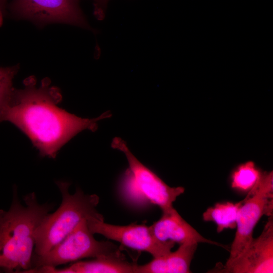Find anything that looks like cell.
<instances>
[{"instance_id":"12","label":"cell","mask_w":273,"mask_h":273,"mask_svg":"<svg viewBox=\"0 0 273 273\" xmlns=\"http://www.w3.org/2000/svg\"><path fill=\"white\" fill-rule=\"evenodd\" d=\"M198 244H183L178 249L158 257L149 262L137 265L135 273H189Z\"/></svg>"},{"instance_id":"16","label":"cell","mask_w":273,"mask_h":273,"mask_svg":"<svg viewBox=\"0 0 273 273\" xmlns=\"http://www.w3.org/2000/svg\"><path fill=\"white\" fill-rule=\"evenodd\" d=\"M94 5V14L97 18L101 19L104 15L105 9L109 0H93Z\"/></svg>"},{"instance_id":"14","label":"cell","mask_w":273,"mask_h":273,"mask_svg":"<svg viewBox=\"0 0 273 273\" xmlns=\"http://www.w3.org/2000/svg\"><path fill=\"white\" fill-rule=\"evenodd\" d=\"M261 172L252 161H248L240 165L232 175L231 186L241 191H249L259 179Z\"/></svg>"},{"instance_id":"1","label":"cell","mask_w":273,"mask_h":273,"mask_svg":"<svg viewBox=\"0 0 273 273\" xmlns=\"http://www.w3.org/2000/svg\"><path fill=\"white\" fill-rule=\"evenodd\" d=\"M23 89L15 88L8 102L0 109V122L9 121L24 133L41 156L55 158L59 150L85 129L95 131L97 122L111 117L106 112L97 118H83L59 107L62 95L47 78L37 87L31 76Z\"/></svg>"},{"instance_id":"3","label":"cell","mask_w":273,"mask_h":273,"mask_svg":"<svg viewBox=\"0 0 273 273\" xmlns=\"http://www.w3.org/2000/svg\"><path fill=\"white\" fill-rule=\"evenodd\" d=\"M62 196L59 208L47 214L36 229L34 254L40 256L64 239L83 218L103 216L96 209L100 198L96 194H85L80 189L73 194L69 192L70 184L57 181Z\"/></svg>"},{"instance_id":"6","label":"cell","mask_w":273,"mask_h":273,"mask_svg":"<svg viewBox=\"0 0 273 273\" xmlns=\"http://www.w3.org/2000/svg\"><path fill=\"white\" fill-rule=\"evenodd\" d=\"M79 0H12L7 9L14 19H25L41 26L62 23L92 29Z\"/></svg>"},{"instance_id":"11","label":"cell","mask_w":273,"mask_h":273,"mask_svg":"<svg viewBox=\"0 0 273 273\" xmlns=\"http://www.w3.org/2000/svg\"><path fill=\"white\" fill-rule=\"evenodd\" d=\"M137 264L126 261L123 254L95 258L89 261L75 262L63 268L40 267L30 273H135Z\"/></svg>"},{"instance_id":"10","label":"cell","mask_w":273,"mask_h":273,"mask_svg":"<svg viewBox=\"0 0 273 273\" xmlns=\"http://www.w3.org/2000/svg\"><path fill=\"white\" fill-rule=\"evenodd\" d=\"M162 213L161 218L150 225L153 234L160 241H172L179 245L204 243L228 249L225 246L202 236L174 208Z\"/></svg>"},{"instance_id":"13","label":"cell","mask_w":273,"mask_h":273,"mask_svg":"<svg viewBox=\"0 0 273 273\" xmlns=\"http://www.w3.org/2000/svg\"><path fill=\"white\" fill-rule=\"evenodd\" d=\"M243 203V200L235 203H217L206 209L203 213V219L205 221L215 222L217 233L226 229H234L236 228L238 213Z\"/></svg>"},{"instance_id":"8","label":"cell","mask_w":273,"mask_h":273,"mask_svg":"<svg viewBox=\"0 0 273 273\" xmlns=\"http://www.w3.org/2000/svg\"><path fill=\"white\" fill-rule=\"evenodd\" d=\"M112 147L125 154L129 166L127 169L143 196L159 207L162 212L173 209V203L184 193L185 189L182 187H171L165 184L133 155L121 138H115Z\"/></svg>"},{"instance_id":"7","label":"cell","mask_w":273,"mask_h":273,"mask_svg":"<svg viewBox=\"0 0 273 273\" xmlns=\"http://www.w3.org/2000/svg\"><path fill=\"white\" fill-rule=\"evenodd\" d=\"M87 222L94 235L99 234L128 248L147 252L153 258L169 252L175 245L172 241L158 240L153 234L151 226L145 224L113 225L105 222L103 217H91L87 219Z\"/></svg>"},{"instance_id":"4","label":"cell","mask_w":273,"mask_h":273,"mask_svg":"<svg viewBox=\"0 0 273 273\" xmlns=\"http://www.w3.org/2000/svg\"><path fill=\"white\" fill-rule=\"evenodd\" d=\"M121 254L118 246L109 241H99L83 218L61 242L40 256L33 255L32 268L53 267L85 258H98ZM31 268V269H32Z\"/></svg>"},{"instance_id":"5","label":"cell","mask_w":273,"mask_h":273,"mask_svg":"<svg viewBox=\"0 0 273 273\" xmlns=\"http://www.w3.org/2000/svg\"><path fill=\"white\" fill-rule=\"evenodd\" d=\"M273 173L264 172L250 190L237 215L236 232L225 264L230 263L246 249L253 239L256 225L264 215H273Z\"/></svg>"},{"instance_id":"17","label":"cell","mask_w":273,"mask_h":273,"mask_svg":"<svg viewBox=\"0 0 273 273\" xmlns=\"http://www.w3.org/2000/svg\"><path fill=\"white\" fill-rule=\"evenodd\" d=\"M8 1L0 0V27L3 25L4 19L7 13Z\"/></svg>"},{"instance_id":"15","label":"cell","mask_w":273,"mask_h":273,"mask_svg":"<svg viewBox=\"0 0 273 273\" xmlns=\"http://www.w3.org/2000/svg\"><path fill=\"white\" fill-rule=\"evenodd\" d=\"M19 66L0 67V109L10 100L15 88L13 79L17 73Z\"/></svg>"},{"instance_id":"9","label":"cell","mask_w":273,"mask_h":273,"mask_svg":"<svg viewBox=\"0 0 273 273\" xmlns=\"http://www.w3.org/2000/svg\"><path fill=\"white\" fill-rule=\"evenodd\" d=\"M213 272L272 273L273 215L268 216L259 237L253 238L244 251L230 263L218 264Z\"/></svg>"},{"instance_id":"2","label":"cell","mask_w":273,"mask_h":273,"mask_svg":"<svg viewBox=\"0 0 273 273\" xmlns=\"http://www.w3.org/2000/svg\"><path fill=\"white\" fill-rule=\"evenodd\" d=\"M21 204L16 188L10 208L0 209V270L26 272L32 268L34 234L53 204H40L34 192L23 197Z\"/></svg>"}]
</instances>
